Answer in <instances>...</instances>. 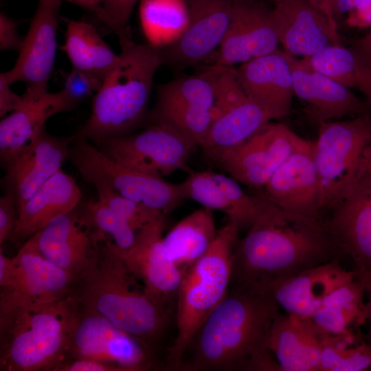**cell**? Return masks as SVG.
<instances>
[{"mask_svg": "<svg viewBox=\"0 0 371 371\" xmlns=\"http://www.w3.org/2000/svg\"><path fill=\"white\" fill-rule=\"evenodd\" d=\"M216 234L212 210L203 207L176 224L163 243L168 258L183 273L205 254Z\"/></svg>", "mask_w": 371, "mask_h": 371, "instance_id": "f546056e", "label": "cell"}, {"mask_svg": "<svg viewBox=\"0 0 371 371\" xmlns=\"http://www.w3.org/2000/svg\"><path fill=\"white\" fill-rule=\"evenodd\" d=\"M82 212L92 227L119 249H127L133 245L137 232L125 219L98 199L88 202Z\"/></svg>", "mask_w": 371, "mask_h": 371, "instance_id": "8d00e7d4", "label": "cell"}, {"mask_svg": "<svg viewBox=\"0 0 371 371\" xmlns=\"http://www.w3.org/2000/svg\"><path fill=\"white\" fill-rule=\"evenodd\" d=\"M12 259V276L8 286L1 289L0 306L45 304L71 292L73 277L41 254L32 236Z\"/></svg>", "mask_w": 371, "mask_h": 371, "instance_id": "2e32d148", "label": "cell"}, {"mask_svg": "<svg viewBox=\"0 0 371 371\" xmlns=\"http://www.w3.org/2000/svg\"><path fill=\"white\" fill-rule=\"evenodd\" d=\"M240 231L228 220L205 254L183 273L176 299V335L168 350V368L179 370L194 336L227 295Z\"/></svg>", "mask_w": 371, "mask_h": 371, "instance_id": "8992f818", "label": "cell"}, {"mask_svg": "<svg viewBox=\"0 0 371 371\" xmlns=\"http://www.w3.org/2000/svg\"><path fill=\"white\" fill-rule=\"evenodd\" d=\"M302 60L313 70L341 85L357 89L371 106V64L356 48L328 45Z\"/></svg>", "mask_w": 371, "mask_h": 371, "instance_id": "4dcf8cb0", "label": "cell"}, {"mask_svg": "<svg viewBox=\"0 0 371 371\" xmlns=\"http://www.w3.org/2000/svg\"><path fill=\"white\" fill-rule=\"evenodd\" d=\"M364 284L357 278L337 288L309 319L321 335L352 330V324L366 323Z\"/></svg>", "mask_w": 371, "mask_h": 371, "instance_id": "1f68e13d", "label": "cell"}, {"mask_svg": "<svg viewBox=\"0 0 371 371\" xmlns=\"http://www.w3.org/2000/svg\"><path fill=\"white\" fill-rule=\"evenodd\" d=\"M370 144L371 114L319 123L314 159L323 219L352 185Z\"/></svg>", "mask_w": 371, "mask_h": 371, "instance_id": "52a82bcc", "label": "cell"}, {"mask_svg": "<svg viewBox=\"0 0 371 371\" xmlns=\"http://www.w3.org/2000/svg\"><path fill=\"white\" fill-rule=\"evenodd\" d=\"M355 48L369 60L371 59V31L356 42Z\"/></svg>", "mask_w": 371, "mask_h": 371, "instance_id": "c3c4849f", "label": "cell"}, {"mask_svg": "<svg viewBox=\"0 0 371 371\" xmlns=\"http://www.w3.org/2000/svg\"><path fill=\"white\" fill-rule=\"evenodd\" d=\"M185 199L224 213L240 229H248L261 208V199L247 194L232 177L213 171L191 172L179 183Z\"/></svg>", "mask_w": 371, "mask_h": 371, "instance_id": "484cf974", "label": "cell"}, {"mask_svg": "<svg viewBox=\"0 0 371 371\" xmlns=\"http://www.w3.org/2000/svg\"><path fill=\"white\" fill-rule=\"evenodd\" d=\"M71 359L104 362L117 371L146 370L153 364L142 342L79 304L64 361Z\"/></svg>", "mask_w": 371, "mask_h": 371, "instance_id": "7c38bea8", "label": "cell"}, {"mask_svg": "<svg viewBox=\"0 0 371 371\" xmlns=\"http://www.w3.org/2000/svg\"><path fill=\"white\" fill-rule=\"evenodd\" d=\"M95 190L98 200L125 219L137 232L152 221L164 214L110 190Z\"/></svg>", "mask_w": 371, "mask_h": 371, "instance_id": "74e56055", "label": "cell"}, {"mask_svg": "<svg viewBox=\"0 0 371 371\" xmlns=\"http://www.w3.org/2000/svg\"><path fill=\"white\" fill-rule=\"evenodd\" d=\"M324 223L343 256L353 263L356 278L371 284V171L362 164L352 185L329 210Z\"/></svg>", "mask_w": 371, "mask_h": 371, "instance_id": "30bf717a", "label": "cell"}, {"mask_svg": "<svg viewBox=\"0 0 371 371\" xmlns=\"http://www.w3.org/2000/svg\"><path fill=\"white\" fill-rule=\"evenodd\" d=\"M23 39L19 36L16 23L3 13L0 14L1 51H20Z\"/></svg>", "mask_w": 371, "mask_h": 371, "instance_id": "b9f144b4", "label": "cell"}, {"mask_svg": "<svg viewBox=\"0 0 371 371\" xmlns=\"http://www.w3.org/2000/svg\"><path fill=\"white\" fill-rule=\"evenodd\" d=\"M304 139L285 124L270 122L213 161L238 182L262 190Z\"/></svg>", "mask_w": 371, "mask_h": 371, "instance_id": "4fadbf2b", "label": "cell"}, {"mask_svg": "<svg viewBox=\"0 0 371 371\" xmlns=\"http://www.w3.org/2000/svg\"><path fill=\"white\" fill-rule=\"evenodd\" d=\"M363 161L371 171V144L364 152Z\"/></svg>", "mask_w": 371, "mask_h": 371, "instance_id": "816d5d0a", "label": "cell"}, {"mask_svg": "<svg viewBox=\"0 0 371 371\" xmlns=\"http://www.w3.org/2000/svg\"><path fill=\"white\" fill-rule=\"evenodd\" d=\"M271 2H273L275 0H270Z\"/></svg>", "mask_w": 371, "mask_h": 371, "instance_id": "db71d44e", "label": "cell"}, {"mask_svg": "<svg viewBox=\"0 0 371 371\" xmlns=\"http://www.w3.org/2000/svg\"><path fill=\"white\" fill-rule=\"evenodd\" d=\"M260 190L258 195L282 210L324 220L314 142L305 139Z\"/></svg>", "mask_w": 371, "mask_h": 371, "instance_id": "ac0fdd59", "label": "cell"}, {"mask_svg": "<svg viewBox=\"0 0 371 371\" xmlns=\"http://www.w3.org/2000/svg\"><path fill=\"white\" fill-rule=\"evenodd\" d=\"M108 238L100 240L75 280L71 295L85 309L102 316L148 348L166 327L168 311L139 286Z\"/></svg>", "mask_w": 371, "mask_h": 371, "instance_id": "3957f363", "label": "cell"}, {"mask_svg": "<svg viewBox=\"0 0 371 371\" xmlns=\"http://www.w3.org/2000/svg\"><path fill=\"white\" fill-rule=\"evenodd\" d=\"M94 95L91 112L76 137L98 144L134 132L148 117L153 78L162 63L157 47L131 41Z\"/></svg>", "mask_w": 371, "mask_h": 371, "instance_id": "277c9868", "label": "cell"}, {"mask_svg": "<svg viewBox=\"0 0 371 371\" xmlns=\"http://www.w3.org/2000/svg\"><path fill=\"white\" fill-rule=\"evenodd\" d=\"M18 205L12 191L8 190L0 198V245L12 236L17 224Z\"/></svg>", "mask_w": 371, "mask_h": 371, "instance_id": "60d3db41", "label": "cell"}, {"mask_svg": "<svg viewBox=\"0 0 371 371\" xmlns=\"http://www.w3.org/2000/svg\"><path fill=\"white\" fill-rule=\"evenodd\" d=\"M273 119L275 117L268 110L246 94L235 69L225 68L217 80L213 121L200 147L213 161Z\"/></svg>", "mask_w": 371, "mask_h": 371, "instance_id": "8fae6325", "label": "cell"}, {"mask_svg": "<svg viewBox=\"0 0 371 371\" xmlns=\"http://www.w3.org/2000/svg\"><path fill=\"white\" fill-rule=\"evenodd\" d=\"M22 95L15 93L10 88L3 73L0 74V117L6 116L8 113L17 109L22 104Z\"/></svg>", "mask_w": 371, "mask_h": 371, "instance_id": "7bdbcfd3", "label": "cell"}, {"mask_svg": "<svg viewBox=\"0 0 371 371\" xmlns=\"http://www.w3.org/2000/svg\"><path fill=\"white\" fill-rule=\"evenodd\" d=\"M61 0H38L14 67L3 72L8 82L47 91L56 52V31Z\"/></svg>", "mask_w": 371, "mask_h": 371, "instance_id": "d6986e66", "label": "cell"}, {"mask_svg": "<svg viewBox=\"0 0 371 371\" xmlns=\"http://www.w3.org/2000/svg\"><path fill=\"white\" fill-rule=\"evenodd\" d=\"M61 49L67 54L72 68L103 78L117 64V55L90 23L69 20L65 42Z\"/></svg>", "mask_w": 371, "mask_h": 371, "instance_id": "d6a6232c", "label": "cell"}, {"mask_svg": "<svg viewBox=\"0 0 371 371\" xmlns=\"http://www.w3.org/2000/svg\"><path fill=\"white\" fill-rule=\"evenodd\" d=\"M294 95L319 124L345 116L371 114V106L351 90L291 56Z\"/></svg>", "mask_w": 371, "mask_h": 371, "instance_id": "cb8c5ba5", "label": "cell"}, {"mask_svg": "<svg viewBox=\"0 0 371 371\" xmlns=\"http://www.w3.org/2000/svg\"><path fill=\"white\" fill-rule=\"evenodd\" d=\"M78 303L70 294L36 305L0 306L1 370H56L65 360Z\"/></svg>", "mask_w": 371, "mask_h": 371, "instance_id": "5b68a950", "label": "cell"}, {"mask_svg": "<svg viewBox=\"0 0 371 371\" xmlns=\"http://www.w3.org/2000/svg\"><path fill=\"white\" fill-rule=\"evenodd\" d=\"M360 0H335L331 9V14L335 20V14L339 15L350 12L359 3Z\"/></svg>", "mask_w": 371, "mask_h": 371, "instance_id": "bcb514c9", "label": "cell"}, {"mask_svg": "<svg viewBox=\"0 0 371 371\" xmlns=\"http://www.w3.org/2000/svg\"><path fill=\"white\" fill-rule=\"evenodd\" d=\"M335 0H322L319 8L327 15L329 19L334 23L335 21L333 19L331 14V9Z\"/></svg>", "mask_w": 371, "mask_h": 371, "instance_id": "f907efd6", "label": "cell"}, {"mask_svg": "<svg viewBox=\"0 0 371 371\" xmlns=\"http://www.w3.org/2000/svg\"><path fill=\"white\" fill-rule=\"evenodd\" d=\"M22 104L0 122L1 162L6 167L30 143L52 116L79 104L63 90L49 93L26 86Z\"/></svg>", "mask_w": 371, "mask_h": 371, "instance_id": "7402d4cb", "label": "cell"}, {"mask_svg": "<svg viewBox=\"0 0 371 371\" xmlns=\"http://www.w3.org/2000/svg\"><path fill=\"white\" fill-rule=\"evenodd\" d=\"M109 157L130 168L160 177L182 168L196 145L172 126L148 121L142 130L96 145Z\"/></svg>", "mask_w": 371, "mask_h": 371, "instance_id": "9c48e42d", "label": "cell"}, {"mask_svg": "<svg viewBox=\"0 0 371 371\" xmlns=\"http://www.w3.org/2000/svg\"><path fill=\"white\" fill-rule=\"evenodd\" d=\"M139 1L141 0H97L102 21L117 35L121 46L132 41L128 21Z\"/></svg>", "mask_w": 371, "mask_h": 371, "instance_id": "f35d334b", "label": "cell"}, {"mask_svg": "<svg viewBox=\"0 0 371 371\" xmlns=\"http://www.w3.org/2000/svg\"><path fill=\"white\" fill-rule=\"evenodd\" d=\"M366 294L368 296V300L365 302L366 323L368 324L367 341L371 344V284L366 287Z\"/></svg>", "mask_w": 371, "mask_h": 371, "instance_id": "681fc988", "label": "cell"}, {"mask_svg": "<svg viewBox=\"0 0 371 371\" xmlns=\"http://www.w3.org/2000/svg\"><path fill=\"white\" fill-rule=\"evenodd\" d=\"M63 90L75 102L80 103L100 88L104 78L73 69L65 74Z\"/></svg>", "mask_w": 371, "mask_h": 371, "instance_id": "ab89813d", "label": "cell"}, {"mask_svg": "<svg viewBox=\"0 0 371 371\" xmlns=\"http://www.w3.org/2000/svg\"><path fill=\"white\" fill-rule=\"evenodd\" d=\"M355 278L354 270L345 269L341 259H335L306 270L272 289L279 306L286 313L308 320L330 293Z\"/></svg>", "mask_w": 371, "mask_h": 371, "instance_id": "4316f807", "label": "cell"}, {"mask_svg": "<svg viewBox=\"0 0 371 371\" xmlns=\"http://www.w3.org/2000/svg\"><path fill=\"white\" fill-rule=\"evenodd\" d=\"M315 6L319 8L322 0H310ZM320 9V8H319ZM321 10V9H320Z\"/></svg>", "mask_w": 371, "mask_h": 371, "instance_id": "f5cc1de1", "label": "cell"}, {"mask_svg": "<svg viewBox=\"0 0 371 371\" xmlns=\"http://www.w3.org/2000/svg\"><path fill=\"white\" fill-rule=\"evenodd\" d=\"M273 19L278 38L291 56H309L340 45L335 24L310 0H276Z\"/></svg>", "mask_w": 371, "mask_h": 371, "instance_id": "ffe728a7", "label": "cell"}, {"mask_svg": "<svg viewBox=\"0 0 371 371\" xmlns=\"http://www.w3.org/2000/svg\"><path fill=\"white\" fill-rule=\"evenodd\" d=\"M139 19L148 44L163 47L177 40L186 30L188 5L186 0H141Z\"/></svg>", "mask_w": 371, "mask_h": 371, "instance_id": "e575fe53", "label": "cell"}, {"mask_svg": "<svg viewBox=\"0 0 371 371\" xmlns=\"http://www.w3.org/2000/svg\"><path fill=\"white\" fill-rule=\"evenodd\" d=\"M371 369V344L355 343L352 330L322 335L319 371H361Z\"/></svg>", "mask_w": 371, "mask_h": 371, "instance_id": "d590c367", "label": "cell"}, {"mask_svg": "<svg viewBox=\"0 0 371 371\" xmlns=\"http://www.w3.org/2000/svg\"><path fill=\"white\" fill-rule=\"evenodd\" d=\"M222 67L214 64L199 74L179 77L161 85L153 109L187 107L214 113L217 80Z\"/></svg>", "mask_w": 371, "mask_h": 371, "instance_id": "836d02e7", "label": "cell"}, {"mask_svg": "<svg viewBox=\"0 0 371 371\" xmlns=\"http://www.w3.org/2000/svg\"><path fill=\"white\" fill-rule=\"evenodd\" d=\"M236 71L246 94L276 119L289 114L294 95L291 55L277 49L242 64Z\"/></svg>", "mask_w": 371, "mask_h": 371, "instance_id": "d4e9b609", "label": "cell"}, {"mask_svg": "<svg viewBox=\"0 0 371 371\" xmlns=\"http://www.w3.org/2000/svg\"><path fill=\"white\" fill-rule=\"evenodd\" d=\"M341 258L324 220L286 211L264 198L259 214L237 241L230 284L272 289L306 270Z\"/></svg>", "mask_w": 371, "mask_h": 371, "instance_id": "7a4b0ae2", "label": "cell"}, {"mask_svg": "<svg viewBox=\"0 0 371 371\" xmlns=\"http://www.w3.org/2000/svg\"><path fill=\"white\" fill-rule=\"evenodd\" d=\"M56 371H117L104 362L87 359H71L62 362Z\"/></svg>", "mask_w": 371, "mask_h": 371, "instance_id": "ee69618b", "label": "cell"}, {"mask_svg": "<svg viewBox=\"0 0 371 371\" xmlns=\"http://www.w3.org/2000/svg\"><path fill=\"white\" fill-rule=\"evenodd\" d=\"M278 43L272 8L260 0H234L232 19L214 64H243L277 50Z\"/></svg>", "mask_w": 371, "mask_h": 371, "instance_id": "e0dca14e", "label": "cell"}, {"mask_svg": "<svg viewBox=\"0 0 371 371\" xmlns=\"http://www.w3.org/2000/svg\"><path fill=\"white\" fill-rule=\"evenodd\" d=\"M165 214L152 221L137 232L133 245L121 249L114 244L117 254L155 302L169 311L176 302L183 276L182 271L168 258L163 243Z\"/></svg>", "mask_w": 371, "mask_h": 371, "instance_id": "5bb4252c", "label": "cell"}, {"mask_svg": "<svg viewBox=\"0 0 371 371\" xmlns=\"http://www.w3.org/2000/svg\"><path fill=\"white\" fill-rule=\"evenodd\" d=\"M68 159L95 189L110 190L166 215L185 200L179 183L126 167L87 139L75 137Z\"/></svg>", "mask_w": 371, "mask_h": 371, "instance_id": "ba28073f", "label": "cell"}, {"mask_svg": "<svg viewBox=\"0 0 371 371\" xmlns=\"http://www.w3.org/2000/svg\"><path fill=\"white\" fill-rule=\"evenodd\" d=\"M188 25L171 44L158 48L163 63L177 67L197 64L219 48L231 23L234 0H186Z\"/></svg>", "mask_w": 371, "mask_h": 371, "instance_id": "9a60e30c", "label": "cell"}, {"mask_svg": "<svg viewBox=\"0 0 371 371\" xmlns=\"http://www.w3.org/2000/svg\"><path fill=\"white\" fill-rule=\"evenodd\" d=\"M279 308L271 287L230 284L190 343L179 369L280 370L269 348Z\"/></svg>", "mask_w": 371, "mask_h": 371, "instance_id": "6da1fadb", "label": "cell"}, {"mask_svg": "<svg viewBox=\"0 0 371 371\" xmlns=\"http://www.w3.org/2000/svg\"><path fill=\"white\" fill-rule=\"evenodd\" d=\"M74 3L87 9L95 14L101 21L102 19V12L98 5L97 0H61Z\"/></svg>", "mask_w": 371, "mask_h": 371, "instance_id": "7dc6e473", "label": "cell"}, {"mask_svg": "<svg viewBox=\"0 0 371 371\" xmlns=\"http://www.w3.org/2000/svg\"><path fill=\"white\" fill-rule=\"evenodd\" d=\"M81 197L75 179L60 170L18 208V221L11 236L16 240L32 236L52 220L75 210Z\"/></svg>", "mask_w": 371, "mask_h": 371, "instance_id": "f1b7e54d", "label": "cell"}, {"mask_svg": "<svg viewBox=\"0 0 371 371\" xmlns=\"http://www.w3.org/2000/svg\"><path fill=\"white\" fill-rule=\"evenodd\" d=\"M269 348L280 371H319L322 335L309 319L279 312L271 327Z\"/></svg>", "mask_w": 371, "mask_h": 371, "instance_id": "83f0119b", "label": "cell"}, {"mask_svg": "<svg viewBox=\"0 0 371 371\" xmlns=\"http://www.w3.org/2000/svg\"><path fill=\"white\" fill-rule=\"evenodd\" d=\"M348 21L352 25L371 26V0H360L357 5L350 12Z\"/></svg>", "mask_w": 371, "mask_h": 371, "instance_id": "f6af8a7d", "label": "cell"}, {"mask_svg": "<svg viewBox=\"0 0 371 371\" xmlns=\"http://www.w3.org/2000/svg\"><path fill=\"white\" fill-rule=\"evenodd\" d=\"M72 137L52 135L43 126L23 150L6 167L4 181L14 194L18 208L49 178L61 170L68 158Z\"/></svg>", "mask_w": 371, "mask_h": 371, "instance_id": "603a6c76", "label": "cell"}, {"mask_svg": "<svg viewBox=\"0 0 371 371\" xmlns=\"http://www.w3.org/2000/svg\"><path fill=\"white\" fill-rule=\"evenodd\" d=\"M76 209L52 220L32 235L41 254L71 276L74 282L98 243L107 238L92 227L82 211Z\"/></svg>", "mask_w": 371, "mask_h": 371, "instance_id": "44dd1931", "label": "cell"}]
</instances>
